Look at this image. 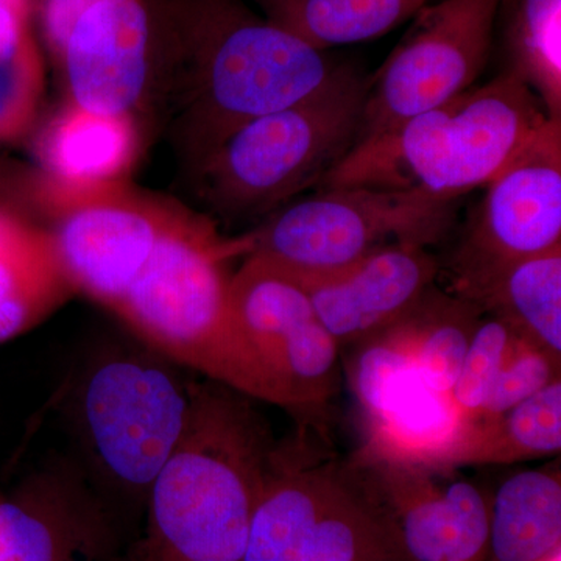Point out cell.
<instances>
[{
	"label": "cell",
	"mask_w": 561,
	"mask_h": 561,
	"mask_svg": "<svg viewBox=\"0 0 561 561\" xmlns=\"http://www.w3.org/2000/svg\"><path fill=\"white\" fill-rule=\"evenodd\" d=\"M247 0H160L153 80L169 83L197 165L247 121L309 98L348 68Z\"/></svg>",
	"instance_id": "obj_1"
},
{
	"label": "cell",
	"mask_w": 561,
	"mask_h": 561,
	"mask_svg": "<svg viewBox=\"0 0 561 561\" xmlns=\"http://www.w3.org/2000/svg\"><path fill=\"white\" fill-rule=\"evenodd\" d=\"M275 446L253 398L192 381L186 424L151 485L130 561H243Z\"/></svg>",
	"instance_id": "obj_2"
},
{
	"label": "cell",
	"mask_w": 561,
	"mask_h": 561,
	"mask_svg": "<svg viewBox=\"0 0 561 561\" xmlns=\"http://www.w3.org/2000/svg\"><path fill=\"white\" fill-rule=\"evenodd\" d=\"M245 253L242 236L225 238L214 221L183 208L111 312L173 364L280 405L232 306L228 264Z\"/></svg>",
	"instance_id": "obj_3"
},
{
	"label": "cell",
	"mask_w": 561,
	"mask_h": 561,
	"mask_svg": "<svg viewBox=\"0 0 561 561\" xmlns=\"http://www.w3.org/2000/svg\"><path fill=\"white\" fill-rule=\"evenodd\" d=\"M548 119L537 95L502 70L482 87L354 144L319 187L419 190L456 202L485 186Z\"/></svg>",
	"instance_id": "obj_4"
},
{
	"label": "cell",
	"mask_w": 561,
	"mask_h": 561,
	"mask_svg": "<svg viewBox=\"0 0 561 561\" xmlns=\"http://www.w3.org/2000/svg\"><path fill=\"white\" fill-rule=\"evenodd\" d=\"M365 77L353 65L297 103L247 121L198 162L203 201L220 216H268L319 187L353 149Z\"/></svg>",
	"instance_id": "obj_5"
},
{
	"label": "cell",
	"mask_w": 561,
	"mask_h": 561,
	"mask_svg": "<svg viewBox=\"0 0 561 561\" xmlns=\"http://www.w3.org/2000/svg\"><path fill=\"white\" fill-rule=\"evenodd\" d=\"M173 362L147 350L99 357L81 379L73 419L92 482L114 504L142 502L179 443L191 404V382ZM116 505V504H114Z\"/></svg>",
	"instance_id": "obj_6"
},
{
	"label": "cell",
	"mask_w": 561,
	"mask_h": 561,
	"mask_svg": "<svg viewBox=\"0 0 561 561\" xmlns=\"http://www.w3.org/2000/svg\"><path fill=\"white\" fill-rule=\"evenodd\" d=\"M381 505L353 461L276 443L243 561H391L404 549Z\"/></svg>",
	"instance_id": "obj_7"
},
{
	"label": "cell",
	"mask_w": 561,
	"mask_h": 561,
	"mask_svg": "<svg viewBox=\"0 0 561 561\" xmlns=\"http://www.w3.org/2000/svg\"><path fill=\"white\" fill-rule=\"evenodd\" d=\"M454 202L419 190L319 187L242 234L247 256L297 279L332 275L389 243L430 249L451 231Z\"/></svg>",
	"instance_id": "obj_8"
},
{
	"label": "cell",
	"mask_w": 561,
	"mask_h": 561,
	"mask_svg": "<svg viewBox=\"0 0 561 561\" xmlns=\"http://www.w3.org/2000/svg\"><path fill=\"white\" fill-rule=\"evenodd\" d=\"M501 0H442L423 7L381 68L365 79L356 142L376 138L474 87L496 35Z\"/></svg>",
	"instance_id": "obj_9"
},
{
	"label": "cell",
	"mask_w": 561,
	"mask_h": 561,
	"mask_svg": "<svg viewBox=\"0 0 561 561\" xmlns=\"http://www.w3.org/2000/svg\"><path fill=\"white\" fill-rule=\"evenodd\" d=\"M38 16L69 102L133 114L157 65L160 0H41Z\"/></svg>",
	"instance_id": "obj_10"
},
{
	"label": "cell",
	"mask_w": 561,
	"mask_h": 561,
	"mask_svg": "<svg viewBox=\"0 0 561 561\" xmlns=\"http://www.w3.org/2000/svg\"><path fill=\"white\" fill-rule=\"evenodd\" d=\"M55 249L76 294L113 311L181 213L125 183L73 187L41 181Z\"/></svg>",
	"instance_id": "obj_11"
},
{
	"label": "cell",
	"mask_w": 561,
	"mask_h": 561,
	"mask_svg": "<svg viewBox=\"0 0 561 561\" xmlns=\"http://www.w3.org/2000/svg\"><path fill=\"white\" fill-rule=\"evenodd\" d=\"M348 378L364 431L356 459L449 472V457L472 423L457 411L451 394L421 379L398 324L354 345Z\"/></svg>",
	"instance_id": "obj_12"
},
{
	"label": "cell",
	"mask_w": 561,
	"mask_h": 561,
	"mask_svg": "<svg viewBox=\"0 0 561 561\" xmlns=\"http://www.w3.org/2000/svg\"><path fill=\"white\" fill-rule=\"evenodd\" d=\"M231 300L247 341L278 390L280 408L319 412L339 390V351L305 287L257 257L231 276Z\"/></svg>",
	"instance_id": "obj_13"
},
{
	"label": "cell",
	"mask_w": 561,
	"mask_h": 561,
	"mask_svg": "<svg viewBox=\"0 0 561 561\" xmlns=\"http://www.w3.org/2000/svg\"><path fill=\"white\" fill-rule=\"evenodd\" d=\"M561 249V122L548 119L485 184L453 262V286Z\"/></svg>",
	"instance_id": "obj_14"
},
{
	"label": "cell",
	"mask_w": 561,
	"mask_h": 561,
	"mask_svg": "<svg viewBox=\"0 0 561 561\" xmlns=\"http://www.w3.org/2000/svg\"><path fill=\"white\" fill-rule=\"evenodd\" d=\"M122 518L84 468L50 461L0 501V561H124Z\"/></svg>",
	"instance_id": "obj_15"
},
{
	"label": "cell",
	"mask_w": 561,
	"mask_h": 561,
	"mask_svg": "<svg viewBox=\"0 0 561 561\" xmlns=\"http://www.w3.org/2000/svg\"><path fill=\"white\" fill-rule=\"evenodd\" d=\"M387 507L413 561H481L489 552L490 502L454 472L387 460L354 459Z\"/></svg>",
	"instance_id": "obj_16"
},
{
	"label": "cell",
	"mask_w": 561,
	"mask_h": 561,
	"mask_svg": "<svg viewBox=\"0 0 561 561\" xmlns=\"http://www.w3.org/2000/svg\"><path fill=\"white\" fill-rule=\"evenodd\" d=\"M437 273L438 262L427 249L397 242L332 275L295 279L308 291L321 324L342 346L400 323L431 289Z\"/></svg>",
	"instance_id": "obj_17"
},
{
	"label": "cell",
	"mask_w": 561,
	"mask_h": 561,
	"mask_svg": "<svg viewBox=\"0 0 561 561\" xmlns=\"http://www.w3.org/2000/svg\"><path fill=\"white\" fill-rule=\"evenodd\" d=\"M140 136L133 114H103L68 102L38 139L46 179L73 187L125 183L138 160Z\"/></svg>",
	"instance_id": "obj_18"
},
{
	"label": "cell",
	"mask_w": 561,
	"mask_h": 561,
	"mask_svg": "<svg viewBox=\"0 0 561 561\" xmlns=\"http://www.w3.org/2000/svg\"><path fill=\"white\" fill-rule=\"evenodd\" d=\"M73 295L49 230L0 208V343L32 331Z\"/></svg>",
	"instance_id": "obj_19"
},
{
	"label": "cell",
	"mask_w": 561,
	"mask_h": 561,
	"mask_svg": "<svg viewBox=\"0 0 561 561\" xmlns=\"http://www.w3.org/2000/svg\"><path fill=\"white\" fill-rule=\"evenodd\" d=\"M453 294L504 320L519 337L560 362L561 249L456 284Z\"/></svg>",
	"instance_id": "obj_20"
},
{
	"label": "cell",
	"mask_w": 561,
	"mask_h": 561,
	"mask_svg": "<svg viewBox=\"0 0 561 561\" xmlns=\"http://www.w3.org/2000/svg\"><path fill=\"white\" fill-rule=\"evenodd\" d=\"M561 542L559 470L540 468L505 479L490 502L489 552L494 561H546Z\"/></svg>",
	"instance_id": "obj_21"
},
{
	"label": "cell",
	"mask_w": 561,
	"mask_h": 561,
	"mask_svg": "<svg viewBox=\"0 0 561 561\" xmlns=\"http://www.w3.org/2000/svg\"><path fill=\"white\" fill-rule=\"evenodd\" d=\"M262 16L313 49L350 46L387 35L427 0H251Z\"/></svg>",
	"instance_id": "obj_22"
},
{
	"label": "cell",
	"mask_w": 561,
	"mask_h": 561,
	"mask_svg": "<svg viewBox=\"0 0 561 561\" xmlns=\"http://www.w3.org/2000/svg\"><path fill=\"white\" fill-rule=\"evenodd\" d=\"M561 449L560 378L493 420L474 421L446 470L508 465L556 456Z\"/></svg>",
	"instance_id": "obj_23"
},
{
	"label": "cell",
	"mask_w": 561,
	"mask_h": 561,
	"mask_svg": "<svg viewBox=\"0 0 561 561\" xmlns=\"http://www.w3.org/2000/svg\"><path fill=\"white\" fill-rule=\"evenodd\" d=\"M496 25L505 72L537 95L549 119L561 122V0H501Z\"/></svg>",
	"instance_id": "obj_24"
},
{
	"label": "cell",
	"mask_w": 561,
	"mask_h": 561,
	"mask_svg": "<svg viewBox=\"0 0 561 561\" xmlns=\"http://www.w3.org/2000/svg\"><path fill=\"white\" fill-rule=\"evenodd\" d=\"M481 312L454 294L431 297L430 289L398 323L413 367L431 389L451 393Z\"/></svg>",
	"instance_id": "obj_25"
},
{
	"label": "cell",
	"mask_w": 561,
	"mask_h": 561,
	"mask_svg": "<svg viewBox=\"0 0 561 561\" xmlns=\"http://www.w3.org/2000/svg\"><path fill=\"white\" fill-rule=\"evenodd\" d=\"M43 91V54L33 27L0 36V142L27 135Z\"/></svg>",
	"instance_id": "obj_26"
},
{
	"label": "cell",
	"mask_w": 561,
	"mask_h": 561,
	"mask_svg": "<svg viewBox=\"0 0 561 561\" xmlns=\"http://www.w3.org/2000/svg\"><path fill=\"white\" fill-rule=\"evenodd\" d=\"M516 332L497 317L479 321L465 354L451 400L465 420L474 423L511 354Z\"/></svg>",
	"instance_id": "obj_27"
},
{
	"label": "cell",
	"mask_w": 561,
	"mask_h": 561,
	"mask_svg": "<svg viewBox=\"0 0 561 561\" xmlns=\"http://www.w3.org/2000/svg\"><path fill=\"white\" fill-rule=\"evenodd\" d=\"M560 378V362L516 334L511 354L476 421L496 419Z\"/></svg>",
	"instance_id": "obj_28"
}]
</instances>
